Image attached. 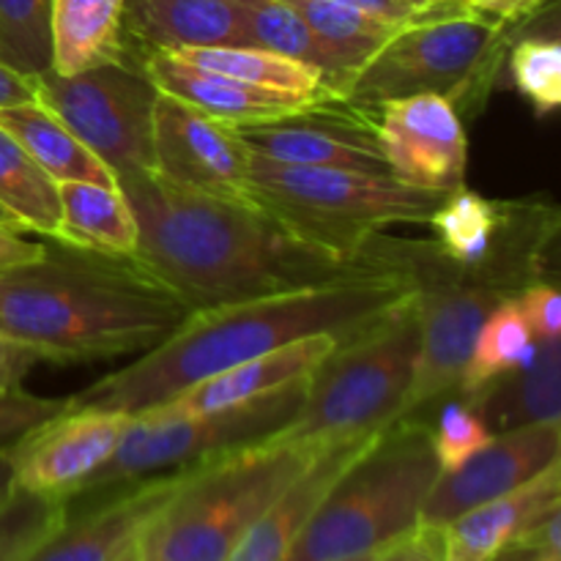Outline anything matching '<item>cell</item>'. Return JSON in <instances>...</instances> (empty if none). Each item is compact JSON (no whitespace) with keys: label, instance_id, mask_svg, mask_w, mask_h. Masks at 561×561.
<instances>
[{"label":"cell","instance_id":"cell-1","mask_svg":"<svg viewBox=\"0 0 561 561\" xmlns=\"http://www.w3.org/2000/svg\"><path fill=\"white\" fill-rule=\"evenodd\" d=\"M137 219L131 261L192 310L312 288L383 261L367 241L359 257L340 255L290 228L261 203L184 190L153 170L118 179Z\"/></svg>","mask_w":561,"mask_h":561},{"label":"cell","instance_id":"cell-2","mask_svg":"<svg viewBox=\"0 0 561 561\" xmlns=\"http://www.w3.org/2000/svg\"><path fill=\"white\" fill-rule=\"evenodd\" d=\"M411 290L414 279L403 268L387 266L288 294L192 310L162 343L71 394V405L124 414L157 409L228 367L296 340L351 337Z\"/></svg>","mask_w":561,"mask_h":561},{"label":"cell","instance_id":"cell-3","mask_svg":"<svg viewBox=\"0 0 561 561\" xmlns=\"http://www.w3.org/2000/svg\"><path fill=\"white\" fill-rule=\"evenodd\" d=\"M186 316L190 307L131 257L47 244L38 261L0 272V334L49 365L146 354Z\"/></svg>","mask_w":561,"mask_h":561},{"label":"cell","instance_id":"cell-4","mask_svg":"<svg viewBox=\"0 0 561 561\" xmlns=\"http://www.w3.org/2000/svg\"><path fill=\"white\" fill-rule=\"evenodd\" d=\"M433 241L373 236L370 244L411 279L442 277L518 296L535 283H553L561 233L559 208L542 197L491 201L460 186L427 219Z\"/></svg>","mask_w":561,"mask_h":561},{"label":"cell","instance_id":"cell-5","mask_svg":"<svg viewBox=\"0 0 561 561\" xmlns=\"http://www.w3.org/2000/svg\"><path fill=\"white\" fill-rule=\"evenodd\" d=\"M327 444L272 436L186 466L140 540V561H228Z\"/></svg>","mask_w":561,"mask_h":561},{"label":"cell","instance_id":"cell-6","mask_svg":"<svg viewBox=\"0 0 561 561\" xmlns=\"http://www.w3.org/2000/svg\"><path fill=\"white\" fill-rule=\"evenodd\" d=\"M438 474L431 425L392 422L329 488L285 561H348L392 546L422 524Z\"/></svg>","mask_w":561,"mask_h":561},{"label":"cell","instance_id":"cell-7","mask_svg":"<svg viewBox=\"0 0 561 561\" xmlns=\"http://www.w3.org/2000/svg\"><path fill=\"white\" fill-rule=\"evenodd\" d=\"M420 351L414 290L389 307L312 370L299 416L279 438L312 444L356 442L403 420Z\"/></svg>","mask_w":561,"mask_h":561},{"label":"cell","instance_id":"cell-8","mask_svg":"<svg viewBox=\"0 0 561 561\" xmlns=\"http://www.w3.org/2000/svg\"><path fill=\"white\" fill-rule=\"evenodd\" d=\"M507 53V27L474 11L427 14L392 33L351 82L345 102L376 113L383 102L436 93L453 107L485 104Z\"/></svg>","mask_w":561,"mask_h":561},{"label":"cell","instance_id":"cell-9","mask_svg":"<svg viewBox=\"0 0 561 561\" xmlns=\"http://www.w3.org/2000/svg\"><path fill=\"white\" fill-rule=\"evenodd\" d=\"M252 197L307 239L359 257L389 225H427L447 195L392 175L279 164L252 153Z\"/></svg>","mask_w":561,"mask_h":561},{"label":"cell","instance_id":"cell-10","mask_svg":"<svg viewBox=\"0 0 561 561\" xmlns=\"http://www.w3.org/2000/svg\"><path fill=\"white\" fill-rule=\"evenodd\" d=\"M310 376L266 398L230 405V409L170 411L157 405V409L131 414L129 427L113 458L88 480V485L77 496L186 469L214 455L277 436L299 416L307 400Z\"/></svg>","mask_w":561,"mask_h":561},{"label":"cell","instance_id":"cell-11","mask_svg":"<svg viewBox=\"0 0 561 561\" xmlns=\"http://www.w3.org/2000/svg\"><path fill=\"white\" fill-rule=\"evenodd\" d=\"M33 99L102 159L115 179L153 170V102L159 91L140 66L110 64L80 75L47 69L33 77Z\"/></svg>","mask_w":561,"mask_h":561},{"label":"cell","instance_id":"cell-12","mask_svg":"<svg viewBox=\"0 0 561 561\" xmlns=\"http://www.w3.org/2000/svg\"><path fill=\"white\" fill-rule=\"evenodd\" d=\"M513 296L442 277L414 279L420 316V351L414 362L403 416H416L427 403L460 392L471 348L485 318Z\"/></svg>","mask_w":561,"mask_h":561},{"label":"cell","instance_id":"cell-13","mask_svg":"<svg viewBox=\"0 0 561 561\" xmlns=\"http://www.w3.org/2000/svg\"><path fill=\"white\" fill-rule=\"evenodd\" d=\"M153 173L201 195L255 203L252 151L233 124L211 118L181 99L159 93L153 102Z\"/></svg>","mask_w":561,"mask_h":561},{"label":"cell","instance_id":"cell-14","mask_svg":"<svg viewBox=\"0 0 561 561\" xmlns=\"http://www.w3.org/2000/svg\"><path fill=\"white\" fill-rule=\"evenodd\" d=\"M131 414L69 405L11 444L20 491L71 502L118 449Z\"/></svg>","mask_w":561,"mask_h":561},{"label":"cell","instance_id":"cell-15","mask_svg":"<svg viewBox=\"0 0 561 561\" xmlns=\"http://www.w3.org/2000/svg\"><path fill=\"white\" fill-rule=\"evenodd\" d=\"M233 129L255 157L268 162L389 175L373 113L348 102H318L301 113L233 124Z\"/></svg>","mask_w":561,"mask_h":561},{"label":"cell","instance_id":"cell-16","mask_svg":"<svg viewBox=\"0 0 561 561\" xmlns=\"http://www.w3.org/2000/svg\"><path fill=\"white\" fill-rule=\"evenodd\" d=\"M373 121L392 179L438 195L466 186L469 140L453 102L436 93L392 99Z\"/></svg>","mask_w":561,"mask_h":561},{"label":"cell","instance_id":"cell-17","mask_svg":"<svg viewBox=\"0 0 561 561\" xmlns=\"http://www.w3.org/2000/svg\"><path fill=\"white\" fill-rule=\"evenodd\" d=\"M559 422L493 433L485 447L477 449L455 469L438 474L422 507V524L447 526L449 520L480 504L518 491L526 482L540 477L548 466L559 463Z\"/></svg>","mask_w":561,"mask_h":561},{"label":"cell","instance_id":"cell-18","mask_svg":"<svg viewBox=\"0 0 561 561\" xmlns=\"http://www.w3.org/2000/svg\"><path fill=\"white\" fill-rule=\"evenodd\" d=\"M179 471L126 482L118 496L107 499L82 518L66 524L27 561H131L140 557V540L159 510L179 488Z\"/></svg>","mask_w":561,"mask_h":561},{"label":"cell","instance_id":"cell-19","mask_svg":"<svg viewBox=\"0 0 561 561\" xmlns=\"http://www.w3.org/2000/svg\"><path fill=\"white\" fill-rule=\"evenodd\" d=\"M140 69L146 71V77L157 85L159 93L181 99L190 107L225 121V124L283 118V115L301 113L318 102H329V99L305 96V93L272 91V88L241 82L236 77H225L186 64V60L162 53V49L146 53V58L140 60Z\"/></svg>","mask_w":561,"mask_h":561},{"label":"cell","instance_id":"cell-20","mask_svg":"<svg viewBox=\"0 0 561 561\" xmlns=\"http://www.w3.org/2000/svg\"><path fill=\"white\" fill-rule=\"evenodd\" d=\"M373 442V436L356 442H334L321 449L316 460L279 493L277 502L261 515L241 546L230 553L228 561H285L290 548L299 540L305 526L321 507L329 488L337 477L359 458L362 449Z\"/></svg>","mask_w":561,"mask_h":561},{"label":"cell","instance_id":"cell-21","mask_svg":"<svg viewBox=\"0 0 561 561\" xmlns=\"http://www.w3.org/2000/svg\"><path fill=\"white\" fill-rule=\"evenodd\" d=\"M337 334H312V337L296 340L283 348L228 367L162 405L170 411H217L266 398V394L310 376L337 348Z\"/></svg>","mask_w":561,"mask_h":561},{"label":"cell","instance_id":"cell-22","mask_svg":"<svg viewBox=\"0 0 561 561\" xmlns=\"http://www.w3.org/2000/svg\"><path fill=\"white\" fill-rule=\"evenodd\" d=\"M124 36L146 53L244 47L241 0H126Z\"/></svg>","mask_w":561,"mask_h":561},{"label":"cell","instance_id":"cell-23","mask_svg":"<svg viewBox=\"0 0 561 561\" xmlns=\"http://www.w3.org/2000/svg\"><path fill=\"white\" fill-rule=\"evenodd\" d=\"M553 504H561V460L518 491L449 520L444 526V561H488Z\"/></svg>","mask_w":561,"mask_h":561},{"label":"cell","instance_id":"cell-24","mask_svg":"<svg viewBox=\"0 0 561 561\" xmlns=\"http://www.w3.org/2000/svg\"><path fill=\"white\" fill-rule=\"evenodd\" d=\"M491 433L561 420V348L559 340L537 343L535 356L520 370L463 394Z\"/></svg>","mask_w":561,"mask_h":561},{"label":"cell","instance_id":"cell-25","mask_svg":"<svg viewBox=\"0 0 561 561\" xmlns=\"http://www.w3.org/2000/svg\"><path fill=\"white\" fill-rule=\"evenodd\" d=\"M126 0H53L49 42L58 75H80L110 64H129L124 36Z\"/></svg>","mask_w":561,"mask_h":561},{"label":"cell","instance_id":"cell-26","mask_svg":"<svg viewBox=\"0 0 561 561\" xmlns=\"http://www.w3.org/2000/svg\"><path fill=\"white\" fill-rule=\"evenodd\" d=\"M60 225L53 241L107 257L137 252V219L118 186L91 181H60Z\"/></svg>","mask_w":561,"mask_h":561},{"label":"cell","instance_id":"cell-27","mask_svg":"<svg viewBox=\"0 0 561 561\" xmlns=\"http://www.w3.org/2000/svg\"><path fill=\"white\" fill-rule=\"evenodd\" d=\"M244 14V47L268 49L283 58L299 60L321 75L329 96L345 102L356 71L334 55L307 22L283 0H241Z\"/></svg>","mask_w":561,"mask_h":561},{"label":"cell","instance_id":"cell-28","mask_svg":"<svg viewBox=\"0 0 561 561\" xmlns=\"http://www.w3.org/2000/svg\"><path fill=\"white\" fill-rule=\"evenodd\" d=\"M0 129L9 131L36 159L38 168L58 184L60 181H91V184L118 186L113 170L102 159L93 157L71 135L69 126L36 99L0 107Z\"/></svg>","mask_w":561,"mask_h":561},{"label":"cell","instance_id":"cell-29","mask_svg":"<svg viewBox=\"0 0 561 561\" xmlns=\"http://www.w3.org/2000/svg\"><path fill=\"white\" fill-rule=\"evenodd\" d=\"M0 208L27 233H42L49 241L58 236V181L49 179L5 129H0Z\"/></svg>","mask_w":561,"mask_h":561},{"label":"cell","instance_id":"cell-30","mask_svg":"<svg viewBox=\"0 0 561 561\" xmlns=\"http://www.w3.org/2000/svg\"><path fill=\"white\" fill-rule=\"evenodd\" d=\"M164 53V49H162ZM170 55L186 60L201 69L217 71V75L236 77L241 82H252V85L272 88V91H288V93H305V96L337 99L329 96L327 85H323L321 75L310 66L299 64V60L283 58L268 49L257 47H186L173 49Z\"/></svg>","mask_w":561,"mask_h":561},{"label":"cell","instance_id":"cell-31","mask_svg":"<svg viewBox=\"0 0 561 561\" xmlns=\"http://www.w3.org/2000/svg\"><path fill=\"white\" fill-rule=\"evenodd\" d=\"M283 3H288L307 22V27L356 75L383 47V42L398 27H403L343 0H283Z\"/></svg>","mask_w":561,"mask_h":561},{"label":"cell","instance_id":"cell-32","mask_svg":"<svg viewBox=\"0 0 561 561\" xmlns=\"http://www.w3.org/2000/svg\"><path fill=\"white\" fill-rule=\"evenodd\" d=\"M537 351V340L531 337L529 327H526L520 307L515 299L502 301L485 323L480 327L471 348V359L466 365L463 383L460 392L471 394L482 389L485 383L496 381V378L507 376V373L520 370L531 362Z\"/></svg>","mask_w":561,"mask_h":561},{"label":"cell","instance_id":"cell-33","mask_svg":"<svg viewBox=\"0 0 561 561\" xmlns=\"http://www.w3.org/2000/svg\"><path fill=\"white\" fill-rule=\"evenodd\" d=\"M53 0H0V64L25 80L53 66Z\"/></svg>","mask_w":561,"mask_h":561},{"label":"cell","instance_id":"cell-34","mask_svg":"<svg viewBox=\"0 0 561 561\" xmlns=\"http://www.w3.org/2000/svg\"><path fill=\"white\" fill-rule=\"evenodd\" d=\"M69 518V502L16 488L0 504V561H27Z\"/></svg>","mask_w":561,"mask_h":561},{"label":"cell","instance_id":"cell-35","mask_svg":"<svg viewBox=\"0 0 561 561\" xmlns=\"http://www.w3.org/2000/svg\"><path fill=\"white\" fill-rule=\"evenodd\" d=\"M510 75L520 96L540 118L557 113L561 104V44L553 36L520 38L510 49Z\"/></svg>","mask_w":561,"mask_h":561},{"label":"cell","instance_id":"cell-36","mask_svg":"<svg viewBox=\"0 0 561 561\" xmlns=\"http://www.w3.org/2000/svg\"><path fill=\"white\" fill-rule=\"evenodd\" d=\"M491 436L493 433L488 431V425L469 400H449L438 414L436 425L431 427V442L442 471L463 463L469 455L485 447Z\"/></svg>","mask_w":561,"mask_h":561},{"label":"cell","instance_id":"cell-37","mask_svg":"<svg viewBox=\"0 0 561 561\" xmlns=\"http://www.w3.org/2000/svg\"><path fill=\"white\" fill-rule=\"evenodd\" d=\"M488 561H561V504H553Z\"/></svg>","mask_w":561,"mask_h":561},{"label":"cell","instance_id":"cell-38","mask_svg":"<svg viewBox=\"0 0 561 561\" xmlns=\"http://www.w3.org/2000/svg\"><path fill=\"white\" fill-rule=\"evenodd\" d=\"M71 405V398H36L22 389L0 394V449H9L27 431Z\"/></svg>","mask_w":561,"mask_h":561},{"label":"cell","instance_id":"cell-39","mask_svg":"<svg viewBox=\"0 0 561 561\" xmlns=\"http://www.w3.org/2000/svg\"><path fill=\"white\" fill-rule=\"evenodd\" d=\"M520 307V316H524L526 327H529L531 337L537 343H551L559 340L561 332V296L559 288L553 283H535L529 288L520 290L515 296Z\"/></svg>","mask_w":561,"mask_h":561},{"label":"cell","instance_id":"cell-40","mask_svg":"<svg viewBox=\"0 0 561 561\" xmlns=\"http://www.w3.org/2000/svg\"><path fill=\"white\" fill-rule=\"evenodd\" d=\"M370 561H444V526L420 524Z\"/></svg>","mask_w":561,"mask_h":561},{"label":"cell","instance_id":"cell-41","mask_svg":"<svg viewBox=\"0 0 561 561\" xmlns=\"http://www.w3.org/2000/svg\"><path fill=\"white\" fill-rule=\"evenodd\" d=\"M44 356L27 343L0 334V394H9L22 387L33 367L42 365Z\"/></svg>","mask_w":561,"mask_h":561},{"label":"cell","instance_id":"cell-42","mask_svg":"<svg viewBox=\"0 0 561 561\" xmlns=\"http://www.w3.org/2000/svg\"><path fill=\"white\" fill-rule=\"evenodd\" d=\"M463 3L474 14H482L488 20L499 22V25L510 27L537 16L551 0H463Z\"/></svg>","mask_w":561,"mask_h":561},{"label":"cell","instance_id":"cell-43","mask_svg":"<svg viewBox=\"0 0 561 561\" xmlns=\"http://www.w3.org/2000/svg\"><path fill=\"white\" fill-rule=\"evenodd\" d=\"M25 233L27 230L16 228V225L0 222V272L14 266H25V263L44 257L47 244L25 239Z\"/></svg>","mask_w":561,"mask_h":561},{"label":"cell","instance_id":"cell-44","mask_svg":"<svg viewBox=\"0 0 561 561\" xmlns=\"http://www.w3.org/2000/svg\"><path fill=\"white\" fill-rule=\"evenodd\" d=\"M343 3L356 5V9L362 11H370V14L381 16V20L387 22H394V25H405V22H414L422 16L416 14L414 9H409V5L398 3V0H343Z\"/></svg>","mask_w":561,"mask_h":561},{"label":"cell","instance_id":"cell-45","mask_svg":"<svg viewBox=\"0 0 561 561\" xmlns=\"http://www.w3.org/2000/svg\"><path fill=\"white\" fill-rule=\"evenodd\" d=\"M31 99H33V82L16 75V71L5 69V66L0 64V107L31 102Z\"/></svg>","mask_w":561,"mask_h":561},{"label":"cell","instance_id":"cell-46","mask_svg":"<svg viewBox=\"0 0 561 561\" xmlns=\"http://www.w3.org/2000/svg\"><path fill=\"white\" fill-rule=\"evenodd\" d=\"M16 491L14 482V463H11L9 449H0V504Z\"/></svg>","mask_w":561,"mask_h":561},{"label":"cell","instance_id":"cell-47","mask_svg":"<svg viewBox=\"0 0 561 561\" xmlns=\"http://www.w3.org/2000/svg\"><path fill=\"white\" fill-rule=\"evenodd\" d=\"M398 3L409 5V9H414L416 14L427 16V14H449V11H463V9H447V5H442L438 0H398Z\"/></svg>","mask_w":561,"mask_h":561},{"label":"cell","instance_id":"cell-48","mask_svg":"<svg viewBox=\"0 0 561 561\" xmlns=\"http://www.w3.org/2000/svg\"><path fill=\"white\" fill-rule=\"evenodd\" d=\"M442 5H447V9H466L463 0H438Z\"/></svg>","mask_w":561,"mask_h":561},{"label":"cell","instance_id":"cell-49","mask_svg":"<svg viewBox=\"0 0 561 561\" xmlns=\"http://www.w3.org/2000/svg\"><path fill=\"white\" fill-rule=\"evenodd\" d=\"M0 222H9V225H16V222H14V219H11V217H9V214H5V211H3V208H0ZM16 228H22V225H16ZM22 230H25V228H22Z\"/></svg>","mask_w":561,"mask_h":561},{"label":"cell","instance_id":"cell-50","mask_svg":"<svg viewBox=\"0 0 561 561\" xmlns=\"http://www.w3.org/2000/svg\"><path fill=\"white\" fill-rule=\"evenodd\" d=\"M376 553H367V557H359V559H348V561H370Z\"/></svg>","mask_w":561,"mask_h":561},{"label":"cell","instance_id":"cell-51","mask_svg":"<svg viewBox=\"0 0 561 561\" xmlns=\"http://www.w3.org/2000/svg\"><path fill=\"white\" fill-rule=\"evenodd\" d=\"M131 561H140V557H137V559H131Z\"/></svg>","mask_w":561,"mask_h":561}]
</instances>
